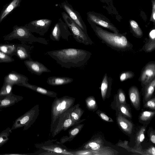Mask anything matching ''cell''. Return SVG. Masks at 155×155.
I'll list each match as a JSON object with an SVG mask.
<instances>
[{
    "mask_svg": "<svg viewBox=\"0 0 155 155\" xmlns=\"http://www.w3.org/2000/svg\"><path fill=\"white\" fill-rule=\"evenodd\" d=\"M55 60L62 67L67 68L84 66L90 58L91 53L86 50L67 48L48 51L45 53Z\"/></svg>",
    "mask_w": 155,
    "mask_h": 155,
    "instance_id": "obj_1",
    "label": "cell"
},
{
    "mask_svg": "<svg viewBox=\"0 0 155 155\" xmlns=\"http://www.w3.org/2000/svg\"><path fill=\"white\" fill-rule=\"evenodd\" d=\"M89 24L97 37L102 42L113 49L126 51L131 49L133 47V45L127 38V33L111 32L94 24Z\"/></svg>",
    "mask_w": 155,
    "mask_h": 155,
    "instance_id": "obj_2",
    "label": "cell"
},
{
    "mask_svg": "<svg viewBox=\"0 0 155 155\" xmlns=\"http://www.w3.org/2000/svg\"><path fill=\"white\" fill-rule=\"evenodd\" d=\"M3 37L4 40L6 41L17 39L24 42H38L45 45L48 44V40L43 38L35 37L25 26L15 25L13 27V31Z\"/></svg>",
    "mask_w": 155,
    "mask_h": 155,
    "instance_id": "obj_3",
    "label": "cell"
},
{
    "mask_svg": "<svg viewBox=\"0 0 155 155\" xmlns=\"http://www.w3.org/2000/svg\"><path fill=\"white\" fill-rule=\"evenodd\" d=\"M75 100L74 98L68 96H65L60 98L55 97L51 107L50 132L59 116L74 106Z\"/></svg>",
    "mask_w": 155,
    "mask_h": 155,
    "instance_id": "obj_4",
    "label": "cell"
},
{
    "mask_svg": "<svg viewBox=\"0 0 155 155\" xmlns=\"http://www.w3.org/2000/svg\"><path fill=\"white\" fill-rule=\"evenodd\" d=\"M39 112V105L37 104L16 119L11 128L12 130L22 127H24V130L28 129L35 121Z\"/></svg>",
    "mask_w": 155,
    "mask_h": 155,
    "instance_id": "obj_5",
    "label": "cell"
},
{
    "mask_svg": "<svg viewBox=\"0 0 155 155\" xmlns=\"http://www.w3.org/2000/svg\"><path fill=\"white\" fill-rule=\"evenodd\" d=\"M64 22L71 30L73 38L78 42L85 45H91L93 42L85 33L68 16L65 12L61 13Z\"/></svg>",
    "mask_w": 155,
    "mask_h": 155,
    "instance_id": "obj_6",
    "label": "cell"
},
{
    "mask_svg": "<svg viewBox=\"0 0 155 155\" xmlns=\"http://www.w3.org/2000/svg\"><path fill=\"white\" fill-rule=\"evenodd\" d=\"M73 106L61 115L55 123L51 132L53 137L55 136L61 131H65L75 125L71 117V113L73 109Z\"/></svg>",
    "mask_w": 155,
    "mask_h": 155,
    "instance_id": "obj_7",
    "label": "cell"
},
{
    "mask_svg": "<svg viewBox=\"0 0 155 155\" xmlns=\"http://www.w3.org/2000/svg\"><path fill=\"white\" fill-rule=\"evenodd\" d=\"M87 19L89 23H91L108 29L113 32L119 33V30L105 16L93 11L88 12Z\"/></svg>",
    "mask_w": 155,
    "mask_h": 155,
    "instance_id": "obj_8",
    "label": "cell"
},
{
    "mask_svg": "<svg viewBox=\"0 0 155 155\" xmlns=\"http://www.w3.org/2000/svg\"><path fill=\"white\" fill-rule=\"evenodd\" d=\"M68 28L66 23L60 18L52 29L50 38L54 41H59L61 38L68 41L69 37L72 35Z\"/></svg>",
    "mask_w": 155,
    "mask_h": 155,
    "instance_id": "obj_9",
    "label": "cell"
},
{
    "mask_svg": "<svg viewBox=\"0 0 155 155\" xmlns=\"http://www.w3.org/2000/svg\"><path fill=\"white\" fill-rule=\"evenodd\" d=\"M52 22V20L49 19H40L31 21L25 26L31 32L43 36L48 31Z\"/></svg>",
    "mask_w": 155,
    "mask_h": 155,
    "instance_id": "obj_10",
    "label": "cell"
},
{
    "mask_svg": "<svg viewBox=\"0 0 155 155\" xmlns=\"http://www.w3.org/2000/svg\"><path fill=\"white\" fill-rule=\"evenodd\" d=\"M61 7L65 11L70 18L86 34H87L86 25L79 13L74 10L72 6L67 1L62 2Z\"/></svg>",
    "mask_w": 155,
    "mask_h": 155,
    "instance_id": "obj_11",
    "label": "cell"
},
{
    "mask_svg": "<svg viewBox=\"0 0 155 155\" xmlns=\"http://www.w3.org/2000/svg\"><path fill=\"white\" fill-rule=\"evenodd\" d=\"M61 144H60L59 143H54L49 141L43 143L36 144L35 146L37 148L41 150L53 152L57 155H73L72 150L68 149L66 147Z\"/></svg>",
    "mask_w": 155,
    "mask_h": 155,
    "instance_id": "obj_12",
    "label": "cell"
},
{
    "mask_svg": "<svg viewBox=\"0 0 155 155\" xmlns=\"http://www.w3.org/2000/svg\"><path fill=\"white\" fill-rule=\"evenodd\" d=\"M155 62L151 61L143 68L139 78L141 84L145 86L155 78Z\"/></svg>",
    "mask_w": 155,
    "mask_h": 155,
    "instance_id": "obj_13",
    "label": "cell"
},
{
    "mask_svg": "<svg viewBox=\"0 0 155 155\" xmlns=\"http://www.w3.org/2000/svg\"><path fill=\"white\" fill-rule=\"evenodd\" d=\"M24 63L29 71L37 75L40 76L43 73L51 71L43 64L34 61L31 58L25 60Z\"/></svg>",
    "mask_w": 155,
    "mask_h": 155,
    "instance_id": "obj_14",
    "label": "cell"
},
{
    "mask_svg": "<svg viewBox=\"0 0 155 155\" xmlns=\"http://www.w3.org/2000/svg\"><path fill=\"white\" fill-rule=\"evenodd\" d=\"M28 78L25 76L15 71H12L4 78V83L12 85H17L28 81Z\"/></svg>",
    "mask_w": 155,
    "mask_h": 155,
    "instance_id": "obj_15",
    "label": "cell"
},
{
    "mask_svg": "<svg viewBox=\"0 0 155 155\" xmlns=\"http://www.w3.org/2000/svg\"><path fill=\"white\" fill-rule=\"evenodd\" d=\"M33 47L24 44L16 45V55L21 60L29 59L31 58L30 54Z\"/></svg>",
    "mask_w": 155,
    "mask_h": 155,
    "instance_id": "obj_16",
    "label": "cell"
},
{
    "mask_svg": "<svg viewBox=\"0 0 155 155\" xmlns=\"http://www.w3.org/2000/svg\"><path fill=\"white\" fill-rule=\"evenodd\" d=\"M22 0H12L4 5L0 13V23L17 8L19 7Z\"/></svg>",
    "mask_w": 155,
    "mask_h": 155,
    "instance_id": "obj_17",
    "label": "cell"
},
{
    "mask_svg": "<svg viewBox=\"0 0 155 155\" xmlns=\"http://www.w3.org/2000/svg\"><path fill=\"white\" fill-rule=\"evenodd\" d=\"M18 85L25 87L39 93L50 97L55 98L57 97V94L56 92L38 86L30 84L28 83V81L19 84Z\"/></svg>",
    "mask_w": 155,
    "mask_h": 155,
    "instance_id": "obj_18",
    "label": "cell"
},
{
    "mask_svg": "<svg viewBox=\"0 0 155 155\" xmlns=\"http://www.w3.org/2000/svg\"><path fill=\"white\" fill-rule=\"evenodd\" d=\"M22 96L16 95L13 93L0 100V109L9 107L22 100Z\"/></svg>",
    "mask_w": 155,
    "mask_h": 155,
    "instance_id": "obj_19",
    "label": "cell"
},
{
    "mask_svg": "<svg viewBox=\"0 0 155 155\" xmlns=\"http://www.w3.org/2000/svg\"><path fill=\"white\" fill-rule=\"evenodd\" d=\"M73 81V78L68 77L51 76L48 78L47 82L49 85L57 86L67 84Z\"/></svg>",
    "mask_w": 155,
    "mask_h": 155,
    "instance_id": "obj_20",
    "label": "cell"
},
{
    "mask_svg": "<svg viewBox=\"0 0 155 155\" xmlns=\"http://www.w3.org/2000/svg\"><path fill=\"white\" fill-rule=\"evenodd\" d=\"M84 126V124L79 123L72 126L69 130V136H66L62 137L61 139V143H60L72 141L80 132Z\"/></svg>",
    "mask_w": 155,
    "mask_h": 155,
    "instance_id": "obj_21",
    "label": "cell"
},
{
    "mask_svg": "<svg viewBox=\"0 0 155 155\" xmlns=\"http://www.w3.org/2000/svg\"><path fill=\"white\" fill-rule=\"evenodd\" d=\"M79 104L74 105V107L71 113V119L75 125L81 123L85 119L81 120V118L84 113L83 110L80 107Z\"/></svg>",
    "mask_w": 155,
    "mask_h": 155,
    "instance_id": "obj_22",
    "label": "cell"
},
{
    "mask_svg": "<svg viewBox=\"0 0 155 155\" xmlns=\"http://www.w3.org/2000/svg\"><path fill=\"white\" fill-rule=\"evenodd\" d=\"M129 95L130 100L134 107L136 108L140 106L139 93L137 88L135 86L131 87L129 89Z\"/></svg>",
    "mask_w": 155,
    "mask_h": 155,
    "instance_id": "obj_23",
    "label": "cell"
},
{
    "mask_svg": "<svg viewBox=\"0 0 155 155\" xmlns=\"http://www.w3.org/2000/svg\"><path fill=\"white\" fill-rule=\"evenodd\" d=\"M117 120L118 124L124 131L129 134L132 133L133 125L131 122L120 115L117 117Z\"/></svg>",
    "mask_w": 155,
    "mask_h": 155,
    "instance_id": "obj_24",
    "label": "cell"
},
{
    "mask_svg": "<svg viewBox=\"0 0 155 155\" xmlns=\"http://www.w3.org/2000/svg\"><path fill=\"white\" fill-rule=\"evenodd\" d=\"M155 49V30L152 29L149 33V39L148 42L143 47V49L147 52H150Z\"/></svg>",
    "mask_w": 155,
    "mask_h": 155,
    "instance_id": "obj_25",
    "label": "cell"
},
{
    "mask_svg": "<svg viewBox=\"0 0 155 155\" xmlns=\"http://www.w3.org/2000/svg\"><path fill=\"white\" fill-rule=\"evenodd\" d=\"M16 46L14 44H0V51L12 57L16 55Z\"/></svg>",
    "mask_w": 155,
    "mask_h": 155,
    "instance_id": "obj_26",
    "label": "cell"
},
{
    "mask_svg": "<svg viewBox=\"0 0 155 155\" xmlns=\"http://www.w3.org/2000/svg\"><path fill=\"white\" fill-rule=\"evenodd\" d=\"M112 78L108 77L107 73L104 75L102 81L101 86V96L104 100L106 97L107 93L110 83L111 82Z\"/></svg>",
    "mask_w": 155,
    "mask_h": 155,
    "instance_id": "obj_27",
    "label": "cell"
},
{
    "mask_svg": "<svg viewBox=\"0 0 155 155\" xmlns=\"http://www.w3.org/2000/svg\"><path fill=\"white\" fill-rule=\"evenodd\" d=\"M131 32L137 38H141L143 36V32L137 23L135 21L130 19L129 21Z\"/></svg>",
    "mask_w": 155,
    "mask_h": 155,
    "instance_id": "obj_28",
    "label": "cell"
},
{
    "mask_svg": "<svg viewBox=\"0 0 155 155\" xmlns=\"http://www.w3.org/2000/svg\"><path fill=\"white\" fill-rule=\"evenodd\" d=\"M13 85L8 83H4L0 90V100L3 99L13 93Z\"/></svg>",
    "mask_w": 155,
    "mask_h": 155,
    "instance_id": "obj_29",
    "label": "cell"
},
{
    "mask_svg": "<svg viewBox=\"0 0 155 155\" xmlns=\"http://www.w3.org/2000/svg\"><path fill=\"white\" fill-rule=\"evenodd\" d=\"M145 99L147 101L152 96L155 87V78L145 86Z\"/></svg>",
    "mask_w": 155,
    "mask_h": 155,
    "instance_id": "obj_30",
    "label": "cell"
},
{
    "mask_svg": "<svg viewBox=\"0 0 155 155\" xmlns=\"http://www.w3.org/2000/svg\"><path fill=\"white\" fill-rule=\"evenodd\" d=\"M12 132L11 129L8 127L0 133V147L8 141V137Z\"/></svg>",
    "mask_w": 155,
    "mask_h": 155,
    "instance_id": "obj_31",
    "label": "cell"
},
{
    "mask_svg": "<svg viewBox=\"0 0 155 155\" xmlns=\"http://www.w3.org/2000/svg\"><path fill=\"white\" fill-rule=\"evenodd\" d=\"M85 102L87 107L89 110H93L97 107L96 102L93 96L87 97L85 100Z\"/></svg>",
    "mask_w": 155,
    "mask_h": 155,
    "instance_id": "obj_32",
    "label": "cell"
},
{
    "mask_svg": "<svg viewBox=\"0 0 155 155\" xmlns=\"http://www.w3.org/2000/svg\"><path fill=\"white\" fill-rule=\"evenodd\" d=\"M134 76V73L131 71H124L120 73L119 79L120 81L122 82L127 79L132 78Z\"/></svg>",
    "mask_w": 155,
    "mask_h": 155,
    "instance_id": "obj_33",
    "label": "cell"
},
{
    "mask_svg": "<svg viewBox=\"0 0 155 155\" xmlns=\"http://www.w3.org/2000/svg\"><path fill=\"white\" fill-rule=\"evenodd\" d=\"M155 114L154 112L145 111L143 112L140 117V119L142 121H146L150 119Z\"/></svg>",
    "mask_w": 155,
    "mask_h": 155,
    "instance_id": "obj_34",
    "label": "cell"
},
{
    "mask_svg": "<svg viewBox=\"0 0 155 155\" xmlns=\"http://www.w3.org/2000/svg\"><path fill=\"white\" fill-rule=\"evenodd\" d=\"M73 155H88L93 154V152L86 149H78L72 150Z\"/></svg>",
    "mask_w": 155,
    "mask_h": 155,
    "instance_id": "obj_35",
    "label": "cell"
},
{
    "mask_svg": "<svg viewBox=\"0 0 155 155\" xmlns=\"http://www.w3.org/2000/svg\"><path fill=\"white\" fill-rule=\"evenodd\" d=\"M14 61L12 57L0 51V63H9Z\"/></svg>",
    "mask_w": 155,
    "mask_h": 155,
    "instance_id": "obj_36",
    "label": "cell"
},
{
    "mask_svg": "<svg viewBox=\"0 0 155 155\" xmlns=\"http://www.w3.org/2000/svg\"><path fill=\"white\" fill-rule=\"evenodd\" d=\"M145 130V128L143 127L138 132L136 137V140L137 145L144 140L145 138L144 132Z\"/></svg>",
    "mask_w": 155,
    "mask_h": 155,
    "instance_id": "obj_37",
    "label": "cell"
},
{
    "mask_svg": "<svg viewBox=\"0 0 155 155\" xmlns=\"http://www.w3.org/2000/svg\"><path fill=\"white\" fill-rule=\"evenodd\" d=\"M151 1L152 9L150 21L153 22L154 25L155 23V0H152Z\"/></svg>",
    "mask_w": 155,
    "mask_h": 155,
    "instance_id": "obj_38",
    "label": "cell"
},
{
    "mask_svg": "<svg viewBox=\"0 0 155 155\" xmlns=\"http://www.w3.org/2000/svg\"><path fill=\"white\" fill-rule=\"evenodd\" d=\"M146 107H148L153 110L155 109V99L154 98L148 101L144 105Z\"/></svg>",
    "mask_w": 155,
    "mask_h": 155,
    "instance_id": "obj_39",
    "label": "cell"
},
{
    "mask_svg": "<svg viewBox=\"0 0 155 155\" xmlns=\"http://www.w3.org/2000/svg\"><path fill=\"white\" fill-rule=\"evenodd\" d=\"M120 109L121 112L124 114L128 117L131 118V115L127 108L124 105H121L120 106Z\"/></svg>",
    "mask_w": 155,
    "mask_h": 155,
    "instance_id": "obj_40",
    "label": "cell"
},
{
    "mask_svg": "<svg viewBox=\"0 0 155 155\" xmlns=\"http://www.w3.org/2000/svg\"><path fill=\"white\" fill-rule=\"evenodd\" d=\"M118 97L120 103H125V95L122 89H120L119 90Z\"/></svg>",
    "mask_w": 155,
    "mask_h": 155,
    "instance_id": "obj_41",
    "label": "cell"
},
{
    "mask_svg": "<svg viewBox=\"0 0 155 155\" xmlns=\"http://www.w3.org/2000/svg\"><path fill=\"white\" fill-rule=\"evenodd\" d=\"M100 117L103 120L108 122H113L112 120L103 113L99 114Z\"/></svg>",
    "mask_w": 155,
    "mask_h": 155,
    "instance_id": "obj_42",
    "label": "cell"
},
{
    "mask_svg": "<svg viewBox=\"0 0 155 155\" xmlns=\"http://www.w3.org/2000/svg\"><path fill=\"white\" fill-rule=\"evenodd\" d=\"M148 152L152 155H155V148L152 147L149 148L148 150Z\"/></svg>",
    "mask_w": 155,
    "mask_h": 155,
    "instance_id": "obj_43",
    "label": "cell"
},
{
    "mask_svg": "<svg viewBox=\"0 0 155 155\" xmlns=\"http://www.w3.org/2000/svg\"><path fill=\"white\" fill-rule=\"evenodd\" d=\"M150 140L152 143L154 144L155 143V135L154 134L150 135Z\"/></svg>",
    "mask_w": 155,
    "mask_h": 155,
    "instance_id": "obj_44",
    "label": "cell"
}]
</instances>
